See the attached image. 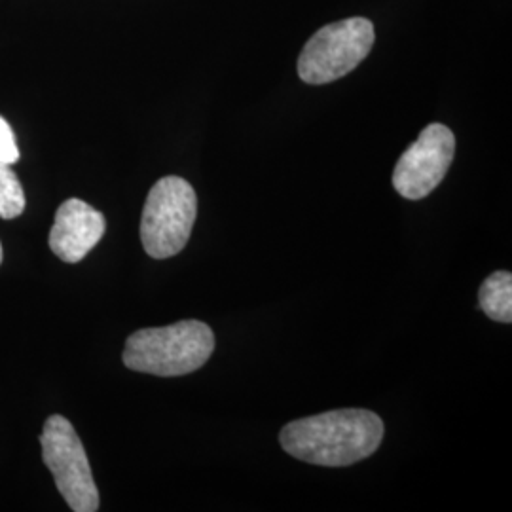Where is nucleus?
<instances>
[{
	"label": "nucleus",
	"mask_w": 512,
	"mask_h": 512,
	"mask_svg": "<svg viewBox=\"0 0 512 512\" xmlns=\"http://www.w3.org/2000/svg\"><path fill=\"white\" fill-rule=\"evenodd\" d=\"M384 439V421L361 408H344L291 421L279 440L287 454L311 465L348 467L372 456Z\"/></svg>",
	"instance_id": "f257e3e1"
},
{
	"label": "nucleus",
	"mask_w": 512,
	"mask_h": 512,
	"mask_svg": "<svg viewBox=\"0 0 512 512\" xmlns=\"http://www.w3.org/2000/svg\"><path fill=\"white\" fill-rule=\"evenodd\" d=\"M213 349L215 334L211 327L186 319L160 329L133 332L124 348V365L135 372L173 378L202 368Z\"/></svg>",
	"instance_id": "f03ea898"
},
{
	"label": "nucleus",
	"mask_w": 512,
	"mask_h": 512,
	"mask_svg": "<svg viewBox=\"0 0 512 512\" xmlns=\"http://www.w3.org/2000/svg\"><path fill=\"white\" fill-rule=\"evenodd\" d=\"M198 215L192 184L181 177H164L148 192L141 217V241L148 256L164 260L186 247Z\"/></svg>",
	"instance_id": "7ed1b4c3"
},
{
	"label": "nucleus",
	"mask_w": 512,
	"mask_h": 512,
	"mask_svg": "<svg viewBox=\"0 0 512 512\" xmlns=\"http://www.w3.org/2000/svg\"><path fill=\"white\" fill-rule=\"evenodd\" d=\"M374 25L366 18H349L319 29L298 57V76L306 84H329L365 61L374 44Z\"/></svg>",
	"instance_id": "20e7f679"
},
{
	"label": "nucleus",
	"mask_w": 512,
	"mask_h": 512,
	"mask_svg": "<svg viewBox=\"0 0 512 512\" xmlns=\"http://www.w3.org/2000/svg\"><path fill=\"white\" fill-rule=\"evenodd\" d=\"M42 459L54 475L55 486L74 512L99 511V490L84 444L73 423L55 414L44 423L40 435Z\"/></svg>",
	"instance_id": "39448f33"
},
{
	"label": "nucleus",
	"mask_w": 512,
	"mask_h": 512,
	"mask_svg": "<svg viewBox=\"0 0 512 512\" xmlns=\"http://www.w3.org/2000/svg\"><path fill=\"white\" fill-rule=\"evenodd\" d=\"M454 152V133L442 124H429L395 165V190L412 202L427 198L446 177Z\"/></svg>",
	"instance_id": "423d86ee"
},
{
	"label": "nucleus",
	"mask_w": 512,
	"mask_h": 512,
	"mask_svg": "<svg viewBox=\"0 0 512 512\" xmlns=\"http://www.w3.org/2000/svg\"><path fill=\"white\" fill-rule=\"evenodd\" d=\"M105 230L107 220L101 211L90 203L71 198L57 209L48 243L55 256L67 264H76L101 241Z\"/></svg>",
	"instance_id": "0eeeda50"
},
{
	"label": "nucleus",
	"mask_w": 512,
	"mask_h": 512,
	"mask_svg": "<svg viewBox=\"0 0 512 512\" xmlns=\"http://www.w3.org/2000/svg\"><path fill=\"white\" fill-rule=\"evenodd\" d=\"M478 304L490 319H494L497 323H511V272H495L490 277H486L478 291Z\"/></svg>",
	"instance_id": "6e6552de"
},
{
	"label": "nucleus",
	"mask_w": 512,
	"mask_h": 512,
	"mask_svg": "<svg viewBox=\"0 0 512 512\" xmlns=\"http://www.w3.org/2000/svg\"><path fill=\"white\" fill-rule=\"evenodd\" d=\"M25 203L16 171L8 164H0V219H16L25 211Z\"/></svg>",
	"instance_id": "1a4fd4ad"
},
{
	"label": "nucleus",
	"mask_w": 512,
	"mask_h": 512,
	"mask_svg": "<svg viewBox=\"0 0 512 512\" xmlns=\"http://www.w3.org/2000/svg\"><path fill=\"white\" fill-rule=\"evenodd\" d=\"M19 162V148L16 135L10 124L0 116V164L14 165Z\"/></svg>",
	"instance_id": "9d476101"
},
{
	"label": "nucleus",
	"mask_w": 512,
	"mask_h": 512,
	"mask_svg": "<svg viewBox=\"0 0 512 512\" xmlns=\"http://www.w3.org/2000/svg\"><path fill=\"white\" fill-rule=\"evenodd\" d=\"M2 243H0V264H2Z\"/></svg>",
	"instance_id": "9b49d317"
}]
</instances>
